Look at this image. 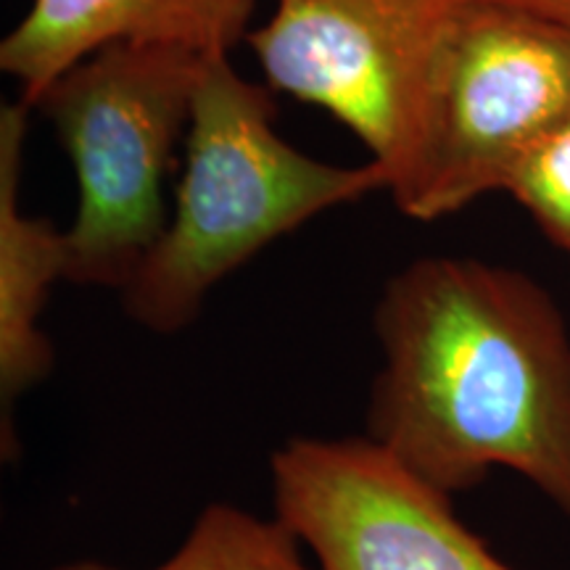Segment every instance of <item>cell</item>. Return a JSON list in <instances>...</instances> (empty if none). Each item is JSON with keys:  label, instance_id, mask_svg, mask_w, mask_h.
<instances>
[{"label": "cell", "instance_id": "obj_1", "mask_svg": "<svg viewBox=\"0 0 570 570\" xmlns=\"http://www.w3.org/2000/svg\"><path fill=\"white\" fill-rule=\"evenodd\" d=\"M365 436L444 494L523 475L570 520V327L544 285L473 256H417L373 309Z\"/></svg>", "mask_w": 570, "mask_h": 570}, {"label": "cell", "instance_id": "obj_2", "mask_svg": "<svg viewBox=\"0 0 570 570\" xmlns=\"http://www.w3.org/2000/svg\"><path fill=\"white\" fill-rule=\"evenodd\" d=\"M275 117L267 82L240 77L230 53L209 56L169 225L119 294L135 325L156 336L185 331L225 277L283 235L389 188L375 161L346 167L298 151Z\"/></svg>", "mask_w": 570, "mask_h": 570}, {"label": "cell", "instance_id": "obj_3", "mask_svg": "<svg viewBox=\"0 0 570 570\" xmlns=\"http://www.w3.org/2000/svg\"><path fill=\"white\" fill-rule=\"evenodd\" d=\"M209 56L169 42H111L32 104L77 180V209L63 230L67 283L122 294L159 244L173 214L167 180Z\"/></svg>", "mask_w": 570, "mask_h": 570}, {"label": "cell", "instance_id": "obj_4", "mask_svg": "<svg viewBox=\"0 0 570 570\" xmlns=\"http://www.w3.org/2000/svg\"><path fill=\"white\" fill-rule=\"evenodd\" d=\"M473 0H275L246 35L275 92L331 114L407 188L446 42Z\"/></svg>", "mask_w": 570, "mask_h": 570}, {"label": "cell", "instance_id": "obj_5", "mask_svg": "<svg viewBox=\"0 0 570 570\" xmlns=\"http://www.w3.org/2000/svg\"><path fill=\"white\" fill-rule=\"evenodd\" d=\"M568 111L570 32L473 0L446 42L415 175L396 209L433 223L504 190L523 154Z\"/></svg>", "mask_w": 570, "mask_h": 570}, {"label": "cell", "instance_id": "obj_6", "mask_svg": "<svg viewBox=\"0 0 570 570\" xmlns=\"http://www.w3.org/2000/svg\"><path fill=\"white\" fill-rule=\"evenodd\" d=\"M269 470L275 515L320 570H518L367 436L291 439Z\"/></svg>", "mask_w": 570, "mask_h": 570}, {"label": "cell", "instance_id": "obj_7", "mask_svg": "<svg viewBox=\"0 0 570 570\" xmlns=\"http://www.w3.org/2000/svg\"><path fill=\"white\" fill-rule=\"evenodd\" d=\"M256 0H32L0 40V69L32 104L63 71L111 42H169L230 53L252 32Z\"/></svg>", "mask_w": 570, "mask_h": 570}, {"label": "cell", "instance_id": "obj_8", "mask_svg": "<svg viewBox=\"0 0 570 570\" xmlns=\"http://www.w3.org/2000/svg\"><path fill=\"white\" fill-rule=\"evenodd\" d=\"M30 106H0V404L3 460L17 458L13 404L51 375L56 354L40 327L53 283L67 273L63 230L21 209V169Z\"/></svg>", "mask_w": 570, "mask_h": 570}, {"label": "cell", "instance_id": "obj_9", "mask_svg": "<svg viewBox=\"0 0 570 570\" xmlns=\"http://www.w3.org/2000/svg\"><path fill=\"white\" fill-rule=\"evenodd\" d=\"M302 539L281 518L214 502L198 512L183 544L151 570H320L304 560ZM53 570H119L77 560Z\"/></svg>", "mask_w": 570, "mask_h": 570}, {"label": "cell", "instance_id": "obj_10", "mask_svg": "<svg viewBox=\"0 0 570 570\" xmlns=\"http://www.w3.org/2000/svg\"><path fill=\"white\" fill-rule=\"evenodd\" d=\"M502 194H510L570 259V111L515 164Z\"/></svg>", "mask_w": 570, "mask_h": 570}, {"label": "cell", "instance_id": "obj_11", "mask_svg": "<svg viewBox=\"0 0 570 570\" xmlns=\"http://www.w3.org/2000/svg\"><path fill=\"white\" fill-rule=\"evenodd\" d=\"M497 3L529 11L533 17L552 21V24H558L566 32H570V0H497Z\"/></svg>", "mask_w": 570, "mask_h": 570}]
</instances>
